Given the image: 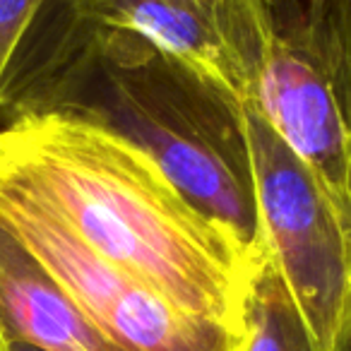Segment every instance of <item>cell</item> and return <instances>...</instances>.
<instances>
[{"mask_svg":"<svg viewBox=\"0 0 351 351\" xmlns=\"http://www.w3.org/2000/svg\"><path fill=\"white\" fill-rule=\"evenodd\" d=\"M0 113H63L116 132L248 253H265L245 106L149 41L51 0L17 56Z\"/></svg>","mask_w":351,"mask_h":351,"instance_id":"1","label":"cell"},{"mask_svg":"<svg viewBox=\"0 0 351 351\" xmlns=\"http://www.w3.org/2000/svg\"><path fill=\"white\" fill-rule=\"evenodd\" d=\"M0 176L39 197L123 272L243 337L245 296L265 253H248L121 135L63 113L8 118Z\"/></svg>","mask_w":351,"mask_h":351,"instance_id":"2","label":"cell"},{"mask_svg":"<svg viewBox=\"0 0 351 351\" xmlns=\"http://www.w3.org/2000/svg\"><path fill=\"white\" fill-rule=\"evenodd\" d=\"M253 106L311 166L351 231V0H269Z\"/></svg>","mask_w":351,"mask_h":351,"instance_id":"3","label":"cell"},{"mask_svg":"<svg viewBox=\"0 0 351 351\" xmlns=\"http://www.w3.org/2000/svg\"><path fill=\"white\" fill-rule=\"evenodd\" d=\"M263 248L287 282L317 351H332L351 296V231L313 169L245 106Z\"/></svg>","mask_w":351,"mask_h":351,"instance_id":"4","label":"cell"},{"mask_svg":"<svg viewBox=\"0 0 351 351\" xmlns=\"http://www.w3.org/2000/svg\"><path fill=\"white\" fill-rule=\"evenodd\" d=\"M0 224L123 351H241L243 337L191 315L92 250L51 207L0 176Z\"/></svg>","mask_w":351,"mask_h":351,"instance_id":"5","label":"cell"},{"mask_svg":"<svg viewBox=\"0 0 351 351\" xmlns=\"http://www.w3.org/2000/svg\"><path fill=\"white\" fill-rule=\"evenodd\" d=\"M75 17L149 41L243 106L255 101L269 0H60Z\"/></svg>","mask_w":351,"mask_h":351,"instance_id":"6","label":"cell"},{"mask_svg":"<svg viewBox=\"0 0 351 351\" xmlns=\"http://www.w3.org/2000/svg\"><path fill=\"white\" fill-rule=\"evenodd\" d=\"M123 351L68 296L36 255L0 224V346Z\"/></svg>","mask_w":351,"mask_h":351,"instance_id":"7","label":"cell"},{"mask_svg":"<svg viewBox=\"0 0 351 351\" xmlns=\"http://www.w3.org/2000/svg\"><path fill=\"white\" fill-rule=\"evenodd\" d=\"M241 351H317L301 308L267 253L260 258L245 296Z\"/></svg>","mask_w":351,"mask_h":351,"instance_id":"8","label":"cell"},{"mask_svg":"<svg viewBox=\"0 0 351 351\" xmlns=\"http://www.w3.org/2000/svg\"><path fill=\"white\" fill-rule=\"evenodd\" d=\"M51 0H0V106L27 36Z\"/></svg>","mask_w":351,"mask_h":351,"instance_id":"9","label":"cell"},{"mask_svg":"<svg viewBox=\"0 0 351 351\" xmlns=\"http://www.w3.org/2000/svg\"><path fill=\"white\" fill-rule=\"evenodd\" d=\"M332 351H351V296H349V303H346L344 320H341V325H339V332H337Z\"/></svg>","mask_w":351,"mask_h":351,"instance_id":"10","label":"cell"},{"mask_svg":"<svg viewBox=\"0 0 351 351\" xmlns=\"http://www.w3.org/2000/svg\"><path fill=\"white\" fill-rule=\"evenodd\" d=\"M0 351H41V349L29 346V344H5V346H0Z\"/></svg>","mask_w":351,"mask_h":351,"instance_id":"11","label":"cell"}]
</instances>
